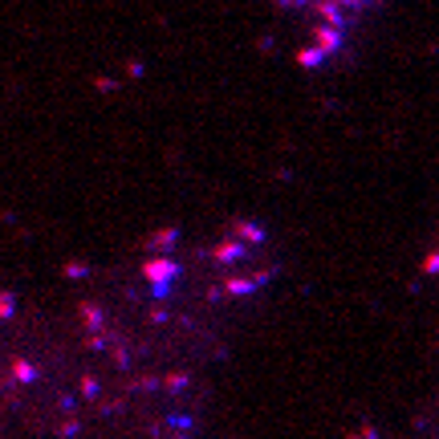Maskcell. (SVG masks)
<instances>
[{"label":"cell","instance_id":"obj_1","mask_svg":"<svg viewBox=\"0 0 439 439\" xmlns=\"http://www.w3.org/2000/svg\"><path fill=\"white\" fill-rule=\"evenodd\" d=\"M147 277L151 281H171L175 277V265H171V260H151V265H147Z\"/></svg>","mask_w":439,"mask_h":439}]
</instances>
